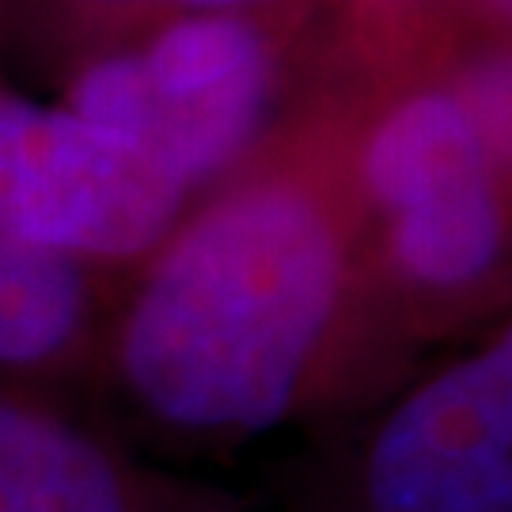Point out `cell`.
I'll return each instance as SVG.
<instances>
[{
  "label": "cell",
  "instance_id": "cell-1",
  "mask_svg": "<svg viewBox=\"0 0 512 512\" xmlns=\"http://www.w3.org/2000/svg\"><path fill=\"white\" fill-rule=\"evenodd\" d=\"M346 289V243L315 190H232L171 239L122 330V372L167 425L258 433L289 414Z\"/></svg>",
  "mask_w": 512,
  "mask_h": 512
},
{
  "label": "cell",
  "instance_id": "cell-2",
  "mask_svg": "<svg viewBox=\"0 0 512 512\" xmlns=\"http://www.w3.org/2000/svg\"><path fill=\"white\" fill-rule=\"evenodd\" d=\"M274 92L270 42L247 16H186L160 35L99 57L76 76L69 110L164 164L186 186L255 141Z\"/></svg>",
  "mask_w": 512,
  "mask_h": 512
},
{
  "label": "cell",
  "instance_id": "cell-3",
  "mask_svg": "<svg viewBox=\"0 0 512 512\" xmlns=\"http://www.w3.org/2000/svg\"><path fill=\"white\" fill-rule=\"evenodd\" d=\"M190 186L69 107L0 92V236L129 258L160 243Z\"/></svg>",
  "mask_w": 512,
  "mask_h": 512
},
{
  "label": "cell",
  "instance_id": "cell-4",
  "mask_svg": "<svg viewBox=\"0 0 512 512\" xmlns=\"http://www.w3.org/2000/svg\"><path fill=\"white\" fill-rule=\"evenodd\" d=\"M497 156L452 88L403 99L365 145V186L391 224V255L421 289H467L505 243Z\"/></svg>",
  "mask_w": 512,
  "mask_h": 512
},
{
  "label": "cell",
  "instance_id": "cell-5",
  "mask_svg": "<svg viewBox=\"0 0 512 512\" xmlns=\"http://www.w3.org/2000/svg\"><path fill=\"white\" fill-rule=\"evenodd\" d=\"M372 512H512V338L391 410L368 452Z\"/></svg>",
  "mask_w": 512,
  "mask_h": 512
},
{
  "label": "cell",
  "instance_id": "cell-6",
  "mask_svg": "<svg viewBox=\"0 0 512 512\" xmlns=\"http://www.w3.org/2000/svg\"><path fill=\"white\" fill-rule=\"evenodd\" d=\"M0 512H129V505L95 440L0 399Z\"/></svg>",
  "mask_w": 512,
  "mask_h": 512
},
{
  "label": "cell",
  "instance_id": "cell-7",
  "mask_svg": "<svg viewBox=\"0 0 512 512\" xmlns=\"http://www.w3.org/2000/svg\"><path fill=\"white\" fill-rule=\"evenodd\" d=\"M84 315L73 255L0 236V365H38L69 346Z\"/></svg>",
  "mask_w": 512,
  "mask_h": 512
},
{
  "label": "cell",
  "instance_id": "cell-8",
  "mask_svg": "<svg viewBox=\"0 0 512 512\" xmlns=\"http://www.w3.org/2000/svg\"><path fill=\"white\" fill-rule=\"evenodd\" d=\"M456 95L471 110L490 148L505 160L509 152V54H490L475 61Z\"/></svg>",
  "mask_w": 512,
  "mask_h": 512
},
{
  "label": "cell",
  "instance_id": "cell-9",
  "mask_svg": "<svg viewBox=\"0 0 512 512\" xmlns=\"http://www.w3.org/2000/svg\"><path fill=\"white\" fill-rule=\"evenodd\" d=\"M95 8H186L190 16H217V12H239L258 0H84Z\"/></svg>",
  "mask_w": 512,
  "mask_h": 512
},
{
  "label": "cell",
  "instance_id": "cell-10",
  "mask_svg": "<svg viewBox=\"0 0 512 512\" xmlns=\"http://www.w3.org/2000/svg\"><path fill=\"white\" fill-rule=\"evenodd\" d=\"M384 4H414V0H384ZM482 8H490L494 16H505L509 12V0H478Z\"/></svg>",
  "mask_w": 512,
  "mask_h": 512
}]
</instances>
